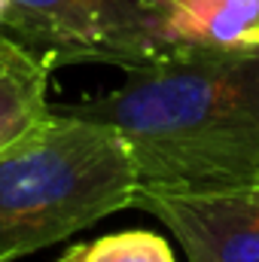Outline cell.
<instances>
[{
  "instance_id": "cell-7",
  "label": "cell",
  "mask_w": 259,
  "mask_h": 262,
  "mask_svg": "<svg viewBox=\"0 0 259 262\" xmlns=\"http://www.w3.org/2000/svg\"><path fill=\"white\" fill-rule=\"evenodd\" d=\"M82 262H174V253L162 235L153 232H119L85 244Z\"/></svg>"
},
{
  "instance_id": "cell-1",
  "label": "cell",
  "mask_w": 259,
  "mask_h": 262,
  "mask_svg": "<svg viewBox=\"0 0 259 262\" xmlns=\"http://www.w3.org/2000/svg\"><path fill=\"white\" fill-rule=\"evenodd\" d=\"M64 110L125 140L140 189L213 192L259 177V49L180 43Z\"/></svg>"
},
{
  "instance_id": "cell-6",
  "label": "cell",
  "mask_w": 259,
  "mask_h": 262,
  "mask_svg": "<svg viewBox=\"0 0 259 262\" xmlns=\"http://www.w3.org/2000/svg\"><path fill=\"white\" fill-rule=\"evenodd\" d=\"M174 40L213 49H259V0H174Z\"/></svg>"
},
{
  "instance_id": "cell-8",
  "label": "cell",
  "mask_w": 259,
  "mask_h": 262,
  "mask_svg": "<svg viewBox=\"0 0 259 262\" xmlns=\"http://www.w3.org/2000/svg\"><path fill=\"white\" fill-rule=\"evenodd\" d=\"M9 25H12V0H0V31L9 34Z\"/></svg>"
},
{
  "instance_id": "cell-4",
  "label": "cell",
  "mask_w": 259,
  "mask_h": 262,
  "mask_svg": "<svg viewBox=\"0 0 259 262\" xmlns=\"http://www.w3.org/2000/svg\"><path fill=\"white\" fill-rule=\"evenodd\" d=\"M134 207L165 223L189 262H259V177L213 192L137 189Z\"/></svg>"
},
{
  "instance_id": "cell-2",
  "label": "cell",
  "mask_w": 259,
  "mask_h": 262,
  "mask_svg": "<svg viewBox=\"0 0 259 262\" xmlns=\"http://www.w3.org/2000/svg\"><path fill=\"white\" fill-rule=\"evenodd\" d=\"M137 189L116 131L52 110L40 128L0 156V262L31 256L134 207Z\"/></svg>"
},
{
  "instance_id": "cell-9",
  "label": "cell",
  "mask_w": 259,
  "mask_h": 262,
  "mask_svg": "<svg viewBox=\"0 0 259 262\" xmlns=\"http://www.w3.org/2000/svg\"><path fill=\"white\" fill-rule=\"evenodd\" d=\"M82 256H85V244H76V247L64 250V253H61L55 262H82Z\"/></svg>"
},
{
  "instance_id": "cell-3",
  "label": "cell",
  "mask_w": 259,
  "mask_h": 262,
  "mask_svg": "<svg viewBox=\"0 0 259 262\" xmlns=\"http://www.w3.org/2000/svg\"><path fill=\"white\" fill-rule=\"evenodd\" d=\"M174 0H12L9 37L52 64L98 61L137 70L180 43Z\"/></svg>"
},
{
  "instance_id": "cell-5",
  "label": "cell",
  "mask_w": 259,
  "mask_h": 262,
  "mask_svg": "<svg viewBox=\"0 0 259 262\" xmlns=\"http://www.w3.org/2000/svg\"><path fill=\"white\" fill-rule=\"evenodd\" d=\"M52 61L0 31V156L52 113L46 92Z\"/></svg>"
}]
</instances>
